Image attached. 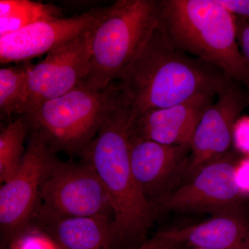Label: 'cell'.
<instances>
[{"label":"cell","instance_id":"23","mask_svg":"<svg viewBox=\"0 0 249 249\" xmlns=\"http://www.w3.org/2000/svg\"><path fill=\"white\" fill-rule=\"evenodd\" d=\"M182 247L183 245H178V243L163 237L158 232L152 240L144 244L140 249H179Z\"/></svg>","mask_w":249,"mask_h":249},{"label":"cell","instance_id":"9","mask_svg":"<svg viewBox=\"0 0 249 249\" xmlns=\"http://www.w3.org/2000/svg\"><path fill=\"white\" fill-rule=\"evenodd\" d=\"M248 107L249 90L242 83L229 78L196 127L183 183L203 165L231 150L235 124Z\"/></svg>","mask_w":249,"mask_h":249},{"label":"cell","instance_id":"21","mask_svg":"<svg viewBox=\"0 0 249 249\" xmlns=\"http://www.w3.org/2000/svg\"><path fill=\"white\" fill-rule=\"evenodd\" d=\"M236 37L241 48V52L249 66V22L234 16Z\"/></svg>","mask_w":249,"mask_h":249},{"label":"cell","instance_id":"24","mask_svg":"<svg viewBox=\"0 0 249 249\" xmlns=\"http://www.w3.org/2000/svg\"><path fill=\"white\" fill-rule=\"evenodd\" d=\"M237 181L242 193L249 196V156L243 157L237 170Z\"/></svg>","mask_w":249,"mask_h":249},{"label":"cell","instance_id":"8","mask_svg":"<svg viewBox=\"0 0 249 249\" xmlns=\"http://www.w3.org/2000/svg\"><path fill=\"white\" fill-rule=\"evenodd\" d=\"M55 151L31 134L22 164L0 188V227L4 245L29 227L38 206L40 190L56 161Z\"/></svg>","mask_w":249,"mask_h":249},{"label":"cell","instance_id":"10","mask_svg":"<svg viewBox=\"0 0 249 249\" xmlns=\"http://www.w3.org/2000/svg\"><path fill=\"white\" fill-rule=\"evenodd\" d=\"M93 29L52 51L34 65L29 75L27 96L19 114L23 115L84 83L89 70Z\"/></svg>","mask_w":249,"mask_h":249},{"label":"cell","instance_id":"2","mask_svg":"<svg viewBox=\"0 0 249 249\" xmlns=\"http://www.w3.org/2000/svg\"><path fill=\"white\" fill-rule=\"evenodd\" d=\"M132 116V106L119 86L98 134L80 153L109 196L120 245L143 240L155 218L131 168L129 128Z\"/></svg>","mask_w":249,"mask_h":249},{"label":"cell","instance_id":"12","mask_svg":"<svg viewBox=\"0 0 249 249\" xmlns=\"http://www.w3.org/2000/svg\"><path fill=\"white\" fill-rule=\"evenodd\" d=\"M108 7L90 10L70 18H61L31 24L0 37V62L31 61L48 54L98 25Z\"/></svg>","mask_w":249,"mask_h":249},{"label":"cell","instance_id":"16","mask_svg":"<svg viewBox=\"0 0 249 249\" xmlns=\"http://www.w3.org/2000/svg\"><path fill=\"white\" fill-rule=\"evenodd\" d=\"M62 18L61 9L31 0L0 1V37L36 23Z\"/></svg>","mask_w":249,"mask_h":249},{"label":"cell","instance_id":"18","mask_svg":"<svg viewBox=\"0 0 249 249\" xmlns=\"http://www.w3.org/2000/svg\"><path fill=\"white\" fill-rule=\"evenodd\" d=\"M29 127L21 116L1 129L0 133V181L6 182L22 164L26 148L24 143Z\"/></svg>","mask_w":249,"mask_h":249},{"label":"cell","instance_id":"13","mask_svg":"<svg viewBox=\"0 0 249 249\" xmlns=\"http://www.w3.org/2000/svg\"><path fill=\"white\" fill-rule=\"evenodd\" d=\"M215 98L199 95L169 107L133 115L129 124V141H152L191 148L196 127Z\"/></svg>","mask_w":249,"mask_h":249},{"label":"cell","instance_id":"25","mask_svg":"<svg viewBox=\"0 0 249 249\" xmlns=\"http://www.w3.org/2000/svg\"><path fill=\"white\" fill-rule=\"evenodd\" d=\"M191 249H207L198 248V247H192Z\"/></svg>","mask_w":249,"mask_h":249},{"label":"cell","instance_id":"19","mask_svg":"<svg viewBox=\"0 0 249 249\" xmlns=\"http://www.w3.org/2000/svg\"><path fill=\"white\" fill-rule=\"evenodd\" d=\"M9 249H61L40 228L30 224L11 241Z\"/></svg>","mask_w":249,"mask_h":249},{"label":"cell","instance_id":"17","mask_svg":"<svg viewBox=\"0 0 249 249\" xmlns=\"http://www.w3.org/2000/svg\"><path fill=\"white\" fill-rule=\"evenodd\" d=\"M34 65L31 61H26L0 70L1 115L19 114L27 96L29 75Z\"/></svg>","mask_w":249,"mask_h":249},{"label":"cell","instance_id":"14","mask_svg":"<svg viewBox=\"0 0 249 249\" xmlns=\"http://www.w3.org/2000/svg\"><path fill=\"white\" fill-rule=\"evenodd\" d=\"M185 247L249 249V214L245 206L213 214L204 222L159 232Z\"/></svg>","mask_w":249,"mask_h":249},{"label":"cell","instance_id":"3","mask_svg":"<svg viewBox=\"0 0 249 249\" xmlns=\"http://www.w3.org/2000/svg\"><path fill=\"white\" fill-rule=\"evenodd\" d=\"M158 29L178 49L217 67L249 90V66L235 19L217 0H159Z\"/></svg>","mask_w":249,"mask_h":249},{"label":"cell","instance_id":"7","mask_svg":"<svg viewBox=\"0 0 249 249\" xmlns=\"http://www.w3.org/2000/svg\"><path fill=\"white\" fill-rule=\"evenodd\" d=\"M98 215L114 218V213L106 189L92 168L85 162L73 164L57 160L41 188L32 220Z\"/></svg>","mask_w":249,"mask_h":249},{"label":"cell","instance_id":"15","mask_svg":"<svg viewBox=\"0 0 249 249\" xmlns=\"http://www.w3.org/2000/svg\"><path fill=\"white\" fill-rule=\"evenodd\" d=\"M30 224L47 232L61 249H114L120 245L110 216L35 219Z\"/></svg>","mask_w":249,"mask_h":249},{"label":"cell","instance_id":"20","mask_svg":"<svg viewBox=\"0 0 249 249\" xmlns=\"http://www.w3.org/2000/svg\"><path fill=\"white\" fill-rule=\"evenodd\" d=\"M233 142L237 151L249 156V117L237 121L234 129Z\"/></svg>","mask_w":249,"mask_h":249},{"label":"cell","instance_id":"5","mask_svg":"<svg viewBox=\"0 0 249 249\" xmlns=\"http://www.w3.org/2000/svg\"><path fill=\"white\" fill-rule=\"evenodd\" d=\"M118 84L103 90L81 84L22 115L29 132L54 151L81 153L94 139L114 99Z\"/></svg>","mask_w":249,"mask_h":249},{"label":"cell","instance_id":"4","mask_svg":"<svg viewBox=\"0 0 249 249\" xmlns=\"http://www.w3.org/2000/svg\"><path fill=\"white\" fill-rule=\"evenodd\" d=\"M159 0H119L93 29L83 84L107 89L120 79L158 28Z\"/></svg>","mask_w":249,"mask_h":249},{"label":"cell","instance_id":"11","mask_svg":"<svg viewBox=\"0 0 249 249\" xmlns=\"http://www.w3.org/2000/svg\"><path fill=\"white\" fill-rule=\"evenodd\" d=\"M191 152V147L152 141H129L134 178L154 213L157 206L183 183Z\"/></svg>","mask_w":249,"mask_h":249},{"label":"cell","instance_id":"1","mask_svg":"<svg viewBox=\"0 0 249 249\" xmlns=\"http://www.w3.org/2000/svg\"><path fill=\"white\" fill-rule=\"evenodd\" d=\"M228 79L217 67L174 46L157 28L118 84L136 115L199 95L217 96Z\"/></svg>","mask_w":249,"mask_h":249},{"label":"cell","instance_id":"6","mask_svg":"<svg viewBox=\"0 0 249 249\" xmlns=\"http://www.w3.org/2000/svg\"><path fill=\"white\" fill-rule=\"evenodd\" d=\"M241 154L231 150L203 165L157 206L155 217L168 212L214 214L245 206L237 181Z\"/></svg>","mask_w":249,"mask_h":249},{"label":"cell","instance_id":"22","mask_svg":"<svg viewBox=\"0 0 249 249\" xmlns=\"http://www.w3.org/2000/svg\"><path fill=\"white\" fill-rule=\"evenodd\" d=\"M231 14L249 22V0H217Z\"/></svg>","mask_w":249,"mask_h":249}]
</instances>
